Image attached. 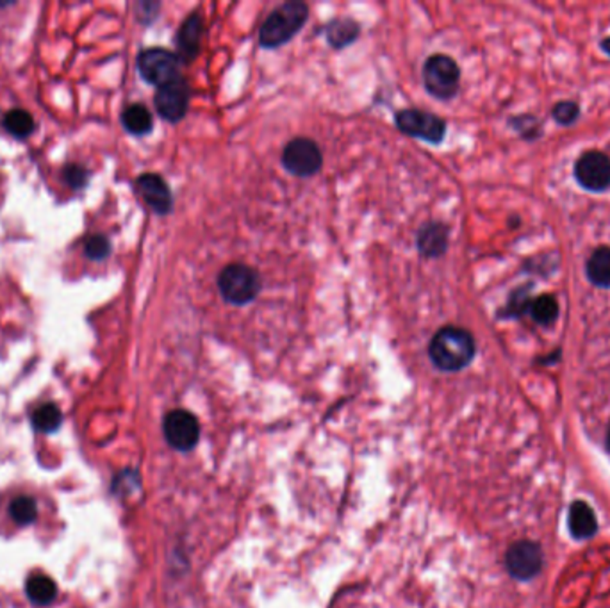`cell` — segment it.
I'll return each mask as SVG.
<instances>
[{
	"label": "cell",
	"mask_w": 610,
	"mask_h": 608,
	"mask_svg": "<svg viewBox=\"0 0 610 608\" xmlns=\"http://www.w3.org/2000/svg\"><path fill=\"white\" fill-rule=\"evenodd\" d=\"M475 352L476 346L470 332L454 325L439 328L428 344L432 364L446 374L465 370L473 361Z\"/></svg>",
	"instance_id": "cell-1"
},
{
	"label": "cell",
	"mask_w": 610,
	"mask_h": 608,
	"mask_svg": "<svg viewBox=\"0 0 610 608\" xmlns=\"http://www.w3.org/2000/svg\"><path fill=\"white\" fill-rule=\"evenodd\" d=\"M309 20V5L300 0L284 2L275 7L259 29V45L268 50L284 47Z\"/></svg>",
	"instance_id": "cell-2"
},
{
	"label": "cell",
	"mask_w": 610,
	"mask_h": 608,
	"mask_svg": "<svg viewBox=\"0 0 610 608\" xmlns=\"http://www.w3.org/2000/svg\"><path fill=\"white\" fill-rule=\"evenodd\" d=\"M216 284L222 298L235 307L252 304L263 289L259 274L252 266L243 263L227 264L220 272Z\"/></svg>",
	"instance_id": "cell-3"
},
{
	"label": "cell",
	"mask_w": 610,
	"mask_h": 608,
	"mask_svg": "<svg viewBox=\"0 0 610 608\" xmlns=\"http://www.w3.org/2000/svg\"><path fill=\"white\" fill-rule=\"evenodd\" d=\"M423 86L437 100H452L459 94L461 68L446 54H432L422 72Z\"/></svg>",
	"instance_id": "cell-4"
},
{
	"label": "cell",
	"mask_w": 610,
	"mask_h": 608,
	"mask_svg": "<svg viewBox=\"0 0 610 608\" xmlns=\"http://www.w3.org/2000/svg\"><path fill=\"white\" fill-rule=\"evenodd\" d=\"M138 72L145 83L152 86H165L181 77L179 74V57L177 54L161 47H150L141 50L138 55Z\"/></svg>",
	"instance_id": "cell-5"
},
{
	"label": "cell",
	"mask_w": 610,
	"mask_h": 608,
	"mask_svg": "<svg viewBox=\"0 0 610 608\" xmlns=\"http://www.w3.org/2000/svg\"><path fill=\"white\" fill-rule=\"evenodd\" d=\"M282 166L295 177H315L324 166V154L316 141L295 138L282 152Z\"/></svg>",
	"instance_id": "cell-6"
},
{
	"label": "cell",
	"mask_w": 610,
	"mask_h": 608,
	"mask_svg": "<svg viewBox=\"0 0 610 608\" xmlns=\"http://www.w3.org/2000/svg\"><path fill=\"white\" fill-rule=\"evenodd\" d=\"M396 127L411 138L439 145L446 136V122L423 109H400L395 115Z\"/></svg>",
	"instance_id": "cell-7"
},
{
	"label": "cell",
	"mask_w": 610,
	"mask_h": 608,
	"mask_svg": "<svg viewBox=\"0 0 610 608\" xmlns=\"http://www.w3.org/2000/svg\"><path fill=\"white\" fill-rule=\"evenodd\" d=\"M189 100H191V90L188 81L185 77H179L177 81L157 88L154 96V105L163 120L177 124L188 115Z\"/></svg>",
	"instance_id": "cell-8"
},
{
	"label": "cell",
	"mask_w": 610,
	"mask_h": 608,
	"mask_svg": "<svg viewBox=\"0 0 610 608\" xmlns=\"http://www.w3.org/2000/svg\"><path fill=\"white\" fill-rule=\"evenodd\" d=\"M163 432H165L166 443L174 450L189 452L196 446L200 439V423L189 411L175 409L165 416Z\"/></svg>",
	"instance_id": "cell-9"
},
{
	"label": "cell",
	"mask_w": 610,
	"mask_h": 608,
	"mask_svg": "<svg viewBox=\"0 0 610 608\" xmlns=\"http://www.w3.org/2000/svg\"><path fill=\"white\" fill-rule=\"evenodd\" d=\"M578 184L589 191H605L610 186V161L602 152H585L575 166Z\"/></svg>",
	"instance_id": "cell-10"
},
{
	"label": "cell",
	"mask_w": 610,
	"mask_h": 608,
	"mask_svg": "<svg viewBox=\"0 0 610 608\" xmlns=\"http://www.w3.org/2000/svg\"><path fill=\"white\" fill-rule=\"evenodd\" d=\"M136 193L143 202L159 216H166L174 211V193L168 183L157 174H143L136 183Z\"/></svg>",
	"instance_id": "cell-11"
},
{
	"label": "cell",
	"mask_w": 610,
	"mask_h": 608,
	"mask_svg": "<svg viewBox=\"0 0 610 608\" xmlns=\"http://www.w3.org/2000/svg\"><path fill=\"white\" fill-rule=\"evenodd\" d=\"M541 548L530 541H519L507 553V569L517 580H530L541 571Z\"/></svg>",
	"instance_id": "cell-12"
},
{
	"label": "cell",
	"mask_w": 610,
	"mask_h": 608,
	"mask_svg": "<svg viewBox=\"0 0 610 608\" xmlns=\"http://www.w3.org/2000/svg\"><path fill=\"white\" fill-rule=\"evenodd\" d=\"M204 18L198 13H191L188 18L183 22L177 36H175V45H177V57L183 63H191L200 52V44L204 38Z\"/></svg>",
	"instance_id": "cell-13"
},
{
	"label": "cell",
	"mask_w": 610,
	"mask_h": 608,
	"mask_svg": "<svg viewBox=\"0 0 610 608\" xmlns=\"http://www.w3.org/2000/svg\"><path fill=\"white\" fill-rule=\"evenodd\" d=\"M450 229L441 222L423 224L416 234V248L426 259H437L448 250Z\"/></svg>",
	"instance_id": "cell-14"
},
{
	"label": "cell",
	"mask_w": 610,
	"mask_h": 608,
	"mask_svg": "<svg viewBox=\"0 0 610 608\" xmlns=\"http://www.w3.org/2000/svg\"><path fill=\"white\" fill-rule=\"evenodd\" d=\"M361 36V27L355 20L346 18V16H339L334 18L329 22V25L325 27V38L330 47L335 50L341 48L350 47L357 38Z\"/></svg>",
	"instance_id": "cell-15"
},
{
	"label": "cell",
	"mask_w": 610,
	"mask_h": 608,
	"mask_svg": "<svg viewBox=\"0 0 610 608\" xmlns=\"http://www.w3.org/2000/svg\"><path fill=\"white\" fill-rule=\"evenodd\" d=\"M598 524L593 509L584 502H575L569 511V530L575 539H589Z\"/></svg>",
	"instance_id": "cell-16"
},
{
	"label": "cell",
	"mask_w": 610,
	"mask_h": 608,
	"mask_svg": "<svg viewBox=\"0 0 610 608\" xmlns=\"http://www.w3.org/2000/svg\"><path fill=\"white\" fill-rule=\"evenodd\" d=\"M122 125L135 136H145L154 127L152 113L143 104H131L122 113Z\"/></svg>",
	"instance_id": "cell-17"
},
{
	"label": "cell",
	"mask_w": 610,
	"mask_h": 608,
	"mask_svg": "<svg viewBox=\"0 0 610 608\" xmlns=\"http://www.w3.org/2000/svg\"><path fill=\"white\" fill-rule=\"evenodd\" d=\"M25 593H27V598L31 600V603H35L38 607H45L55 600L57 587L45 574H35L27 580Z\"/></svg>",
	"instance_id": "cell-18"
},
{
	"label": "cell",
	"mask_w": 610,
	"mask_h": 608,
	"mask_svg": "<svg viewBox=\"0 0 610 608\" xmlns=\"http://www.w3.org/2000/svg\"><path fill=\"white\" fill-rule=\"evenodd\" d=\"M587 277L598 287H610V248H598L587 261Z\"/></svg>",
	"instance_id": "cell-19"
},
{
	"label": "cell",
	"mask_w": 610,
	"mask_h": 608,
	"mask_svg": "<svg viewBox=\"0 0 610 608\" xmlns=\"http://www.w3.org/2000/svg\"><path fill=\"white\" fill-rule=\"evenodd\" d=\"M526 311L530 313L532 320L541 325H550L557 320L559 314V305L557 300L552 296H541L535 300H530Z\"/></svg>",
	"instance_id": "cell-20"
},
{
	"label": "cell",
	"mask_w": 610,
	"mask_h": 608,
	"mask_svg": "<svg viewBox=\"0 0 610 608\" xmlns=\"http://www.w3.org/2000/svg\"><path fill=\"white\" fill-rule=\"evenodd\" d=\"M4 127L16 138H27L35 131L33 116L24 109H13L4 118Z\"/></svg>",
	"instance_id": "cell-21"
},
{
	"label": "cell",
	"mask_w": 610,
	"mask_h": 608,
	"mask_svg": "<svg viewBox=\"0 0 610 608\" xmlns=\"http://www.w3.org/2000/svg\"><path fill=\"white\" fill-rule=\"evenodd\" d=\"M63 422V414L59 411L57 405L54 404H45L42 407H38L33 414V424L36 430L44 432V434H50L55 432Z\"/></svg>",
	"instance_id": "cell-22"
},
{
	"label": "cell",
	"mask_w": 610,
	"mask_h": 608,
	"mask_svg": "<svg viewBox=\"0 0 610 608\" xmlns=\"http://www.w3.org/2000/svg\"><path fill=\"white\" fill-rule=\"evenodd\" d=\"M9 514L13 517V521L20 526L33 524L38 517V505L31 496H18L13 500L9 507Z\"/></svg>",
	"instance_id": "cell-23"
},
{
	"label": "cell",
	"mask_w": 610,
	"mask_h": 608,
	"mask_svg": "<svg viewBox=\"0 0 610 608\" xmlns=\"http://www.w3.org/2000/svg\"><path fill=\"white\" fill-rule=\"evenodd\" d=\"M111 254V243L105 235L95 234L86 241V255L94 261H102Z\"/></svg>",
	"instance_id": "cell-24"
},
{
	"label": "cell",
	"mask_w": 610,
	"mask_h": 608,
	"mask_svg": "<svg viewBox=\"0 0 610 608\" xmlns=\"http://www.w3.org/2000/svg\"><path fill=\"white\" fill-rule=\"evenodd\" d=\"M580 115V107L575 102H561L554 107V118L563 124V125H571Z\"/></svg>",
	"instance_id": "cell-25"
},
{
	"label": "cell",
	"mask_w": 610,
	"mask_h": 608,
	"mask_svg": "<svg viewBox=\"0 0 610 608\" xmlns=\"http://www.w3.org/2000/svg\"><path fill=\"white\" fill-rule=\"evenodd\" d=\"M65 183L68 186L75 187V189L85 187L88 183V172L83 166H77V164L66 166L65 168Z\"/></svg>",
	"instance_id": "cell-26"
},
{
	"label": "cell",
	"mask_w": 610,
	"mask_h": 608,
	"mask_svg": "<svg viewBox=\"0 0 610 608\" xmlns=\"http://www.w3.org/2000/svg\"><path fill=\"white\" fill-rule=\"evenodd\" d=\"M602 47H604V50L610 55V38H607V40L602 44Z\"/></svg>",
	"instance_id": "cell-27"
},
{
	"label": "cell",
	"mask_w": 610,
	"mask_h": 608,
	"mask_svg": "<svg viewBox=\"0 0 610 608\" xmlns=\"http://www.w3.org/2000/svg\"><path fill=\"white\" fill-rule=\"evenodd\" d=\"M607 448L610 450V428H609V435H607Z\"/></svg>",
	"instance_id": "cell-28"
}]
</instances>
